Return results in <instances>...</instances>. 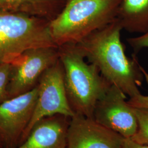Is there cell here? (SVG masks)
Masks as SVG:
<instances>
[{"mask_svg": "<svg viewBox=\"0 0 148 148\" xmlns=\"http://www.w3.org/2000/svg\"><path fill=\"white\" fill-rule=\"evenodd\" d=\"M123 30L116 19L93 32L76 45L101 75L130 98L140 94L138 86L144 78L136 55L128 58L121 40Z\"/></svg>", "mask_w": 148, "mask_h": 148, "instance_id": "1", "label": "cell"}, {"mask_svg": "<svg viewBox=\"0 0 148 148\" xmlns=\"http://www.w3.org/2000/svg\"><path fill=\"white\" fill-rule=\"evenodd\" d=\"M69 104L75 114L93 118L95 106L110 84L95 65L87 63L76 44L59 46Z\"/></svg>", "mask_w": 148, "mask_h": 148, "instance_id": "2", "label": "cell"}, {"mask_svg": "<svg viewBox=\"0 0 148 148\" xmlns=\"http://www.w3.org/2000/svg\"><path fill=\"white\" fill-rule=\"evenodd\" d=\"M122 0H68L49 21L53 41L59 47L77 44L116 19Z\"/></svg>", "mask_w": 148, "mask_h": 148, "instance_id": "3", "label": "cell"}, {"mask_svg": "<svg viewBox=\"0 0 148 148\" xmlns=\"http://www.w3.org/2000/svg\"><path fill=\"white\" fill-rule=\"evenodd\" d=\"M49 20L25 13L0 10V63H10L27 50L58 47Z\"/></svg>", "mask_w": 148, "mask_h": 148, "instance_id": "4", "label": "cell"}, {"mask_svg": "<svg viewBox=\"0 0 148 148\" xmlns=\"http://www.w3.org/2000/svg\"><path fill=\"white\" fill-rule=\"evenodd\" d=\"M37 88L35 109L22 142L26 139L32 127L43 118L56 115L71 117L75 114L66 95L63 68L59 58L56 63L43 73L38 82Z\"/></svg>", "mask_w": 148, "mask_h": 148, "instance_id": "5", "label": "cell"}, {"mask_svg": "<svg viewBox=\"0 0 148 148\" xmlns=\"http://www.w3.org/2000/svg\"><path fill=\"white\" fill-rule=\"evenodd\" d=\"M59 59L58 47L32 48L11 63L8 99L34 88L43 73Z\"/></svg>", "mask_w": 148, "mask_h": 148, "instance_id": "6", "label": "cell"}, {"mask_svg": "<svg viewBox=\"0 0 148 148\" xmlns=\"http://www.w3.org/2000/svg\"><path fill=\"white\" fill-rule=\"evenodd\" d=\"M37 94V85L0 104V138L4 148H16L22 142L32 120Z\"/></svg>", "mask_w": 148, "mask_h": 148, "instance_id": "7", "label": "cell"}, {"mask_svg": "<svg viewBox=\"0 0 148 148\" xmlns=\"http://www.w3.org/2000/svg\"><path fill=\"white\" fill-rule=\"evenodd\" d=\"M126 99L121 90L110 85L97 102L93 115L97 122L125 139L132 137L138 129L137 117Z\"/></svg>", "mask_w": 148, "mask_h": 148, "instance_id": "8", "label": "cell"}, {"mask_svg": "<svg viewBox=\"0 0 148 148\" xmlns=\"http://www.w3.org/2000/svg\"><path fill=\"white\" fill-rule=\"evenodd\" d=\"M67 148H123L125 138L93 118L75 114L70 119Z\"/></svg>", "mask_w": 148, "mask_h": 148, "instance_id": "9", "label": "cell"}, {"mask_svg": "<svg viewBox=\"0 0 148 148\" xmlns=\"http://www.w3.org/2000/svg\"><path fill=\"white\" fill-rule=\"evenodd\" d=\"M70 118L62 115L43 118L14 148H67L66 134Z\"/></svg>", "mask_w": 148, "mask_h": 148, "instance_id": "10", "label": "cell"}, {"mask_svg": "<svg viewBox=\"0 0 148 148\" xmlns=\"http://www.w3.org/2000/svg\"><path fill=\"white\" fill-rule=\"evenodd\" d=\"M68 0H0V10L25 13L51 21Z\"/></svg>", "mask_w": 148, "mask_h": 148, "instance_id": "11", "label": "cell"}, {"mask_svg": "<svg viewBox=\"0 0 148 148\" xmlns=\"http://www.w3.org/2000/svg\"><path fill=\"white\" fill-rule=\"evenodd\" d=\"M116 19L123 30L143 34L148 30V0H122Z\"/></svg>", "mask_w": 148, "mask_h": 148, "instance_id": "12", "label": "cell"}, {"mask_svg": "<svg viewBox=\"0 0 148 148\" xmlns=\"http://www.w3.org/2000/svg\"><path fill=\"white\" fill-rule=\"evenodd\" d=\"M133 108L137 120L138 129L131 139L136 143L148 147V109Z\"/></svg>", "mask_w": 148, "mask_h": 148, "instance_id": "13", "label": "cell"}, {"mask_svg": "<svg viewBox=\"0 0 148 148\" xmlns=\"http://www.w3.org/2000/svg\"><path fill=\"white\" fill-rule=\"evenodd\" d=\"M11 74V64L0 63V104L8 99V90Z\"/></svg>", "mask_w": 148, "mask_h": 148, "instance_id": "14", "label": "cell"}, {"mask_svg": "<svg viewBox=\"0 0 148 148\" xmlns=\"http://www.w3.org/2000/svg\"><path fill=\"white\" fill-rule=\"evenodd\" d=\"M141 70L148 85V73L143 68L142 66H141ZM127 102L133 108L148 109V95H143L140 93L134 97L130 98Z\"/></svg>", "mask_w": 148, "mask_h": 148, "instance_id": "15", "label": "cell"}, {"mask_svg": "<svg viewBox=\"0 0 148 148\" xmlns=\"http://www.w3.org/2000/svg\"><path fill=\"white\" fill-rule=\"evenodd\" d=\"M127 41L137 54L143 48H148V30L139 36L128 38Z\"/></svg>", "mask_w": 148, "mask_h": 148, "instance_id": "16", "label": "cell"}, {"mask_svg": "<svg viewBox=\"0 0 148 148\" xmlns=\"http://www.w3.org/2000/svg\"><path fill=\"white\" fill-rule=\"evenodd\" d=\"M123 148H148V147L136 143L131 138H125Z\"/></svg>", "mask_w": 148, "mask_h": 148, "instance_id": "17", "label": "cell"}, {"mask_svg": "<svg viewBox=\"0 0 148 148\" xmlns=\"http://www.w3.org/2000/svg\"><path fill=\"white\" fill-rule=\"evenodd\" d=\"M0 148H4V147H3V143H2V140H1V138H0Z\"/></svg>", "mask_w": 148, "mask_h": 148, "instance_id": "18", "label": "cell"}]
</instances>
